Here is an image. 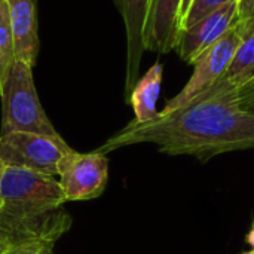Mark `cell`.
<instances>
[{
  "instance_id": "cell-16",
  "label": "cell",
  "mask_w": 254,
  "mask_h": 254,
  "mask_svg": "<svg viewBox=\"0 0 254 254\" xmlns=\"http://www.w3.org/2000/svg\"><path fill=\"white\" fill-rule=\"evenodd\" d=\"M54 246L48 243H25L13 246L4 254H52Z\"/></svg>"
},
{
  "instance_id": "cell-15",
  "label": "cell",
  "mask_w": 254,
  "mask_h": 254,
  "mask_svg": "<svg viewBox=\"0 0 254 254\" xmlns=\"http://www.w3.org/2000/svg\"><path fill=\"white\" fill-rule=\"evenodd\" d=\"M237 24L240 25L243 36L254 30V0H238Z\"/></svg>"
},
{
  "instance_id": "cell-1",
  "label": "cell",
  "mask_w": 254,
  "mask_h": 254,
  "mask_svg": "<svg viewBox=\"0 0 254 254\" xmlns=\"http://www.w3.org/2000/svg\"><path fill=\"white\" fill-rule=\"evenodd\" d=\"M140 143H153L167 155H189L201 161L254 149V112L241 104L234 88L217 80L180 109L158 112L155 119L143 124L131 121L97 152L107 155Z\"/></svg>"
},
{
  "instance_id": "cell-22",
  "label": "cell",
  "mask_w": 254,
  "mask_h": 254,
  "mask_svg": "<svg viewBox=\"0 0 254 254\" xmlns=\"http://www.w3.org/2000/svg\"><path fill=\"white\" fill-rule=\"evenodd\" d=\"M243 254H254V249L252 250V252H249V253H243Z\"/></svg>"
},
{
  "instance_id": "cell-19",
  "label": "cell",
  "mask_w": 254,
  "mask_h": 254,
  "mask_svg": "<svg viewBox=\"0 0 254 254\" xmlns=\"http://www.w3.org/2000/svg\"><path fill=\"white\" fill-rule=\"evenodd\" d=\"M190 3H192V0H182V6H180V22H182L183 16L186 15V12H188Z\"/></svg>"
},
{
  "instance_id": "cell-13",
  "label": "cell",
  "mask_w": 254,
  "mask_h": 254,
  "mask_svg": "<svg viewBox=\"0 0 254 254\" xmlns=\"http://www.w3.org/2000/svg\"><path fill=\"white\" fill-rule=\"evenodd\" d=\"M15 40L6 0H0V82L15 61Z\"/></svg>"
},
{
  "instance_id": "cell-21",
  "label": "cell",
  "mask_w": 254,
  "mask_h": 254,
  "mask_svg": "<svg viewBox=\"0 0 254 254\" xmlns=\"http://www.w3.org/2000/svg\"><path fill=\"white\" fill-rule=\"evenodd\" d=\"M246 109H249V110H252L254 112V100H249V101H244V103H241Z\"/></svg>"
},
{
  "instance_id": "cell-8",
  "label": "cell",
  "mask_w": 254,
  "mask_h": 254,
  "mask_svg": "<svg viewBox=\"0 0 254 254\" xmlns=\"http://www.w3.org/2000/svg\"><path fill=\"white\" fill-rule=\"evenodd\" d=\"M125 25L127 31V98L138 80L140 64L144 54V28L150 0H113Z\"/></svg>"
},
{
  "instance_id": "cell-20",
  "label": "cell",
  "mask_w": 254,
  "mask_h": 254,
  "mask_svg": "<svg viewBox=\"0 0 254 254\" xmlns=\"http://www.w3.org/2000/svg\"><path fill=\"white\" fill-rule=\"evenodd\" d=\"M247 243L254 249V223L253 226H252V231H250L249 235H247Z\"/></svg>"
},
{
  "instance_id": "cell-18",
  "label": "cell",
  "mask_w": 254,
  "mask_h": 254,
  "mask_svg": "<svg viewBox=\"0 0 254 254\" xmlns=\"http://www.w3.org/2000/svg\"><path fill=\"white\" fill-rule=\"evenodd\" d=\"M13 247V244L0 232V254H4L6 252H9Z\"/></svg>"
},
{
  "instance_id": "cell-2",
  "label": "cell",
  "mask_w": 254,
  "mask_h": 254,
  "mask_svg": "<svg viewBox=\"0 0 254 254\" xmlns=\"http://www.w3.org/2000/svg\"><path fill=\"white\" fill-rule=\"evenodd\" d=\"M65 198L52 176L27 168L1 167L0 232L13 244H55L70 228L71 217L63 208Z\"/></svg>"
},
{
  "instance_id": "cell-14",
  "label": "cell",
  "mask_w": 254,
  "mask_h": 254,
  "mask_svg": "<svg viewBox=\"0 0 254 254\" xmlns=\"http://www.w3.org/2000/svg\"><path fill=\"white\" fill-rule=\"evenodd\" d=\"M229 1H232V0H192L186 15L183 16V19L180 22V31L192 27L193 24H196L207 15L216 12L217 9L223 7Z\"/></svg>"
},
{
  "instance_id": "cell-7",
  "label": "cell",
  "mask_w": 254,
  "mask_h": 254,
  "mask_svg": "<svg viewBox=\"0 0 254 254\" xmlns=\"http://www.w3.org/2000/svg\"><path fill=\"white\" fill-rule=\"evenodd\" d=\"M238 18V0H232L216 12L207 15L189 28L179 33L176 51L180 58L192 64L195 60L216 43L225 33H228L237 22Z\"/></svg>"
},
{
  "instance_id": "cell-23",
  "label": "cell",
  "mask_w": 254,
  "mask_h": 254,
  "mask_svg": "<svg viewBox=\"0 0 254 254\" xmlns=\"http://www.w3.org/2000/svg\"><path fill=\"white\" fill-rule=\"evenodd\" d=\"M1 167H3V164L0 162V173H1Z\"/></svg>"
},
{
  "instance_id": "cell-9",
  "label": "cell",
  "mask_w": 254,
  "mask_h": 254,
  "mask_svg": "<svg viewBox=\"0 0 254 254\" xmlns=\"http://www.w3.org/2000/svg\"><path fill=\"white\" fill-rule=\"evenodd\" d=\"M182 0H150L144 28V49L167 54L176 49Z\"/></svg>"
},
{
  "instance_id": "cell-12",
  "label": "cell",
  "mask_w": 254,
  "mask_h": 254,
  "mask_svg": "<svg viewBox=\"0 0 254 254\" xmlns=\"http://www.w3.org/2000/svg\"><path fill=\"white\" fill-rule=\"evenodd\" d=\"M222 83L234 88L237 92L254 80V30L243 36L232 61L225 74L219 79Z\"/></svg>"
},
{
  "instance_id": "cell-5",
  "label": "cell",
  "mask_w": 254,
  "mask_h": 254,
  "mask_svg": "<svg viewBox=\"0 0 254 254\" xmlns=\"http://www.w3.org/2000/svg\"><path fill=\"white\" fill-rule=\"evenodd\" d=\"M243 40V33L240 25H235L225 33L216 43H213L208 49H205L193 63V73L183 89L167 101L165 107L161 113H168L176 109L183 107L195 97L211 88L226 71L232 57Z\"/></svg>"
},
{
  "instance_id": "cell-11",
  "label": "cell",
  "mask_w": 254,
  "mask_h": 254,
  "mask_svg": "<svg viewBox=\"0 0 254 254\" xmlns=\"http://www.w3.org/2000/svg\"><path fill=\"white\" fill-rule=\"evenodd\" d=\"M164 65L155 63L134 85L128 95V101L134 110V122L143 124L156 118V103L161 94Z\"/></svg>"
},
{
  "instance_id": "cell-6",
  "label": "cell",
  "mask_w": 254,
  "mask_h": 254,
  "mask_svg": "<svg viewBox=\"0 0 254 254\" xmlns=\"http://www.w3.org/2000/svg\"><path fill=\"white\" fill-rule=\"evenodd\" d=\"M58 176L67 202L95 199L107 186L109 159L97 150L91 153L71 150L61 161Z\"/></svg>"
},
{
  "instance_id": "cell-3",
  "label": "cell",
  "mask_w": 254,
  "mask_h": 254,
  "mask_svg": "<svg viewBox=\"0 0 254 254\" xmlns=\"http://www.w3.org/2000/svg\"><path fill=\"white\" fill-rule=\"evenodd\" d=\"M33 68L30 64L15 60L0 82V134L19 131L61 137L42 107L34 85Z\"/></svg>"
},
{
  "instance_id": "cell-24",
  "label": "cell",
  "mask_w": 254,
  "mask_h": 254,
  "mask_svg": "<svg viewBox=\"0 0 254 254\" xmlns=\"http://www.w3.org/2000/svg\"><path fill=\"white\" fill-rule=\"evenodd\" d=\"M253 82H254V80H253ZM249 85H250V83H249Z\"/></svg>"
},
{
  "instance_id": "cell-17",
  "label": "cell",
  "mask_w": 254,
  "mask_h": 254,
  "mask_svg": "<svg viewBox=\"0 0 254 254\" xmlns=\"http://www.w3.org/2000/svg\"><path fill=\"white\" fill-rule=\"evenodd\" d=\"M238 98L241 103L249 101V100H254V82H252L250 85L244 86L243 89L238 91Z\"/></svg>"
},
{
  "instance_id": "cell-10",
  "label": "cell",
  "mask_w": 254,
  "mask_h": 254,
  "mask_svg": "<svg viewBox=\"0 0 254 254\" xmlns=\"http://www.w3.org/2000/svg\"><path fill=\"white\" fill-rule=\"evenodd\" d=\"M15 40V58L31 67L39 57V31L34 0H6Z\"/></svg>"
},
{
  "instance_id": "cell-4",
  "label": "cell",
  "mask_w": 254,
  "mask_h": 254,
  "mask_svg": "<svg viewBox=\"0 0 254 254\" xmlns=\"http://www.w3.org/2000/svg\"><path fill=\"white\" fill-rule=\"evenodd\" d=\"M73 149L63 137L34 132L0 134V162L46 176H58L60 164Z\"/></svg>"
}]
</instances>
